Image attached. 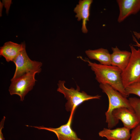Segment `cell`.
<instances>
[{"instance_id":"6da1fadb","label":"cell","mask_w":140,"mask_h":140,"mask_svg":"<svg viewBox=\"0 0 140 140\" xmlns=\"http://www.w3.org/2000/svg\"><path fill=\"white\" fill-rule=\"evenodd\" d=\"M88 63L95 75V78L100 84H108L127 97L129 96L123 86L121 77L122 71L118 67L93 62L87 58L78 57Z\"/></svg>"},{"instance_id":"7a4b0ae2","label":"cell","mask_w":140,"mask_h":140,"mask_svg":"<svg viewBox=\"0 0 140 140\" xmlns=\"http://www.w3.org/2000/svg\"><path fill=\"white\" fill-rule=\"evenodd\" d=\"M99 87L108 98V107L105 113L106 122L108 124V128L111 129L115 126L118 122L113 116V112L114 110L124 107L134 110L131 106L129 99L110 85L108 84H100Z\"/></svg>"},{"instance_id":"3957f363","label":"cell","mask_w":140,"mask_h":140,"mask_svg":"<svg viewBox=\"0 0 140 140\" xmlns=\"http://www.w3.org/2000/svg\"><path fill=\"white\" fill-rule=\"evenodd\" d=\"M65 81L59 80L58 83L57 91L63 94L67 100L65 105L66 109L71 113H74L77 107L84 102L93 99H100L101 96L99 95L92 96L88 95L84 92H80L79 87L77 85L75 89L73 87L67 88L65 85Z\"/></svg>"},{"instance_id":"277c9868","label":"cell","mask_w":140,"mask_h":140,"mask_svg":"<svg viewBox=\"0 0 140 140\" xmlns=\"http://www.w3.org/2000/svg\"><path fill=\"white\" fill-rule=\"evenodd\" d=\"M131 55L129 62L122 71L121 77L124 88L140 81V49L129 45Z\"/></svg>"},{"instance_id":"5b68a950","label":"cell","mask_w":140,"mask_h":140,"mask_svg":"<svg viewBox=\"0 0 140 140\" xmlns=\"http://www.w3.org/2000/svg\"><path fill=\"white\" fill-rule=\"evenodd\" d=\"M16 69L12 80L15 79L29 72H41L42 63L40 62L31 60L28 56L25 46L13 61Z\"/></svg>"},{"instance_id":"8992f818","label":"cell","mask_w":140,"mask_h":140,"mask_svg":"<svg viewBox=\"0 0 140 140\" xmlns=\"http://www.w3.org/2000/svg\"><path fill=\"white\" fill-rule=\"evenodd\" d=\"M37 72H32L13 80H11V83L9 91L11 95H17L23 101L25 96L33 88L36 80L35 75Z\"/></svg>"},{"instance_id":"52a82bcc","label":"cell","mask_w":140,"mask_h":140,"mask_svg":"<svg viewBox=\"0 0 140 140\" xmlns=\"http://www.w3.org/2000/svg\"><path fill=\"white\" fill-rule=\"evenodd\" d=\"M74 113H71L67 122L60 127L53 128L43 126H30L39 129L46 130L52 132L56 135L58 140H83L78 138L76 133L72 129L71 125Z\"/></svg>"},{"instance_id":"ba28073f","label":"cell","mask_w":140,"mask_h":140,"mask_svg":"<svg viewBox=\"0 0 140 140\" xmlns=\"http://www.w3.org/2000/svg\"><path fill=\"white\" fill-rule=\"evenodd\" d=\"M113 115L118 121L122 122L124 127L129 130L133 129L140 124V122L133 110L126 107H121L114 110Z\"/></svg>"},{"instance_id":"9c48e42d","label":"cell","mask_w":140,"mask_h":140,"mask_svg":"<svg viewBox=\"0 0 140 140\" xmlns=\"http://www.w3.org/2000/svg\"><path fill=\"white\" fill-rule=\"evenodd\" d=\"M119 9L117 21L120 23L132 14L137 13L140 10V0H117Z\"/></svg>"},{"instance_id":"30bf717a","label":"cell","mask_w":140,"mask_h":140,"mask_svg":"<svg viewBox=\"0 0 140 140\" xmlns=\"http://www.w3.org/2000/svg\"><path fill=\"white\" fill-rule=\"evenodd\" d=\"M92 0H80L78 4L74 8V11L76 13L75 17L77 20H82L81 30L84 33H87L88 31L86 27L87 22L89 21L90 15V9Z\"/></svg>"},{"instance_id":"8fae6325","label":"cell","mask_w":140,"mask_h":140,"mask_svg":"<svg viewBox=\"0 0 140 140\" xmlns=\"http://www.w3.org/2000/svg\"><path fill=\"white\" fill-rule=\"evenodd\" d=\"M112 53L110 54L111 66L116 67L122 71L126 68L130 61L131 52L126 50H121L117 46L111 47Z\"/></svg>"},{"instance_id":"7c38bea8","label":"cell","mask_w":140,"mask_h":140,"mask_svg":"<svg viewBox=\"0 0 140 140\" xmlns=\"http://www.w3.org/2000/svg\"><path fill=\"white\" fill-rule=\"evenodd\" d=\"M25 46L24 43L18 44L11 41L5 42L0 48V55L7 62L13 61Z\"/></svg>"},{"instance_id":"4fadbf2b","label":"cell","mask_w":140,"mask_h":140,"mask_svg":"<svg viewBox=\"0 0 140 140\" xmlns=\"http://www.w3.org/2000/svg\"><path fill=\"white\" fill-rule=\"evenodd\" d=\"M130 130L124 127L114 129L104 128L99 135L108 140H129L131 136Z\"/></svg>"},{"instance_id":"5bb4252c","label":"cell","mask_w":140,"mask_h":140,"mask_svg":"<svg viewBox=\"0 0 140 140\" xmlns=\"http://www.w3.org/2000/svg\"><path fill=\"white\" fill-rule=\"evenodd\" d=\"M85 53L90 59L96 60L100 64L105 65H111L110 54L107 49L100 48L94 50L89 49Z\"/></svg>"},{"instance_id":"9a60e30c","label":"cell","mask_w":140,"mask_h":140,"mask_svg":"<svg viewBox=\"0 0 140 140\" xmlns=\"http://www.w3.org/2000/svg\"><path fill=\"white\" fill-rule=\"evenodd\" d=\"M130 104L140 122V99L131 97L128 99Z\"/></svg>"},{"instance_id":"2e32d148","label":"cell","mask_w":140,"mask_h":140,"mask_svg":"<svg viewBox=\"0 0 140 140\" xmlns=\"http://www.w3.org/2000/svg\"><path fill=\"white\" fill-rule=\"evenodd\" d=\"M125 89L129 95L134 94L140 97V81L133 83L125 88Z\"/></svg>"},{"instance_id":"e0dca14e","label":"cell","mask_w":140,"mask_h":140,"mask_svg":"<svg viewBox=\"0 0 140 140\" xmlns=\"http://www.w3.org/2000/svg\"><path fill=\"white\" fill-rule=\"evenodd\" d=\"M129 140H140V124L133 129Z\"/></svg>"},{"instance_id":"ac0fdd59","label":"cell","mask_w":140,"mask_h":140,"mask_svg":"<svg viewBox=\"0 0 140 140\" xmlns=\"http://www.w3.org/2000/svg\"><path fill=\"white\" fill-rule=\"evenodd\" d=\"M134 36L132 35L133 39L136 43L135 45H132L134 46L140 47V33L136 31H133Z\"/></svg>"},{"instance_id":"d6986e66","label":"cell","mask_w":140,"mask_h":140,"mask_svg":"<svg viewBox=\"0 0 140 140\" xmlns=\"http://www.w3.org/2000/svg\"><path fill=\"white\" fill-rule=\"evenodd\" d=\"M2 3L6 9V12L7 14L8 13L11 5L12 3L11 0H2Z\"/></svg>"},{"instance_id":"ffe728a7","label":"cell","mask_w":140,"mask_h":140,"mask_svg":"<svg viewBox=\"0 0 140 140\" xmlns=\"http://www.w3.org/2000/svg\"><path fill=\"white\" fill-rule=\"evenodd\" d=\"M5 119V117L4 116L0 123V140H5V138L4 137L3 135L2 132V130L4 128Z\"/></svg>"},{"instance_id":"44dd1931","label":"cell","mask_w":140,"mask_h":140,"mask_svg":"<svg viewBox=\"0 0 140 140\" xmlns=\"http://www.w3.org/2000/svg\"><path fill=\"white\" fill-rule=\"evenodd\" d=\"M3 6V5L2 2L0 1V16H2V12Z\"/></svg>"},{"instance_id":"7402d4cb","label":"cell","mask_w":140,"mask_h":140,"mask_svg":"<svg viewBox=\"0 0 140 140\" xmlns=\"http://www.w3.org/2000/svg\"></svg>"}]
</instances>
